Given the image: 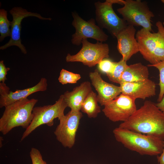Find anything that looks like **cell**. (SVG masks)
<instances>
[{"mask_svg":"<svg viewBox=\"0 0 164 164\" xmlns=\"http://www.w3.org/2000/svg\"><path fill=\"white\" fill-rule=\"evenodd\" d=\"M119 127L164 139V114L150 101L142 106Z\"/></svg>","mask_w":164,"mask_h":164,"instance_id":"cell-1","label":"cell"},{"mask_svg":"<svg viewBox=\"0 0 164 164\" xmlns=\"http://www.w3.org/2000/svg\"><path fill=\"white\" fill-rule=\"evenodd\" d=\"M116 140L125 147L141 155H156L163 149V139L127 129L118 127L113 130Z\"/></svg>","mask_w":164,"mask_h":164,"instance_id":"cell-2","label":"cell"},{"mask_svg":"<svg viewBox=\"0 0 164 164\" xmlns=\"http://www.w3.org/2000/svg\"><path fill=\"white\" fill-rule=\"evenodd\" d=\"M38 100L27 98L17 101L5 107L0 119V131L5 135L15 127L26 129L32 118V111Z\"/></svg>","mask_w":164,"mask_h":164,"instance_id":"cell-3","label":"cell"},{"mask_svg":"<svg viewBox=\"0 0 164 164\" xmlns=\"http://www.w3.org/2000/svg\"><path fill=\"white\" fill-rule=\"evenodd\" d=\"M156 32L152 33L142 28L136 34L139 52L152 65L164 61V26L160 21L156 22Z\"/></svg>","mask_w":164,"mask_h":164,"instance_id":"cell-4","label":"cell"},{"mask_svg":"<svg viewBox=\"0 0 164 164\" xmlns=\"http://www.w3.org/2000/svg\"><path fill=\"white\" fill-rule=\"evenodd\" d=\"M67 107L63 94L60 96L53 104L34 107L32 110L31 123L23 132L21 141L24 140L42 125L46 124L50 127L52 126L55 119L58 118L59 120L65 115L64 111Z\"/></svg>","mask_w":164,"mask_h":164,"instance_id":"cell-5","label":"cell"},{"mask_svg":"<svg viewBox=\"0 0 164 164\" xmlns=\"http://www.w3.org/2000/svg\"><path fill=\"white\" fill-rule=\"evenodd\" d=\"M124 6L117 9L128 25L141 26L142 28L152 31L151 19L154 17L145 2L140 0H124Z\"/></svg>","mask_w":164,"mask_h":164,"instance_id":"cell-6","label":"cell"},{"mask_svg":"<svg viewBox=\"0 0 164 164\" xmlns=\"http://www.w3.org/2000/svg\"><path fill=\"white\" fill-rule=\"evenodd\" d=\"M124 2L123 0H106L104 2L98 1L94 3L96 20L99 26L107 29L115 37L128 25L115 12L112 5L118 4L123 5Z\"/></svg>","mask_w":164,"mask_h":164,"instance_id":"cell-7","label":"cell"},{"mask_svg":"<svg viewBox=\"0 0 164 164\" xmlns=\"http://www.w3.org/2000/svg\"><path fill=\"white\" fill-rule=\"evenodd\" d=\"M81 43L82 47L77 54H67L66 58L67 62H80L84 65L91 67L98 64L103 59L109 57V47L107 43L97 41L93 44L86 39H83Z\"/></svg>","mask_w":164,"mask_h":164,"instance_id":"cell-8","label":"cell"},{"mask_svg":"<svg viewBox=\"0 0 164 164\" xmlns=\"http://www.w3.org/2000/svg\"><path fill=\"white\" fill-rule=\"evenodd\" d=\"M73 18L72 25L75 29V33L72 35V43L79 46L83 39L87 38L94 39L101 42L106 41L108 36L99 26L96 25L94 19L86 21L76 13H72Z\"/></svg>","mask_w":164,"mask_h":164,"instance_id":"cell-9","label":"cell"},{"mask_svg":"<svg viewBox=\"0 0 164 164\" xmlns=\"http://www.w3.org/2000/svg\"><path fill=\"white\" fill-rule=\"evenodd\" d=\"M135 100L121 93L104 105L102 111L106 117L113 122L125 121L137 110Z\"/></svg>","mask_w":164,"mask_h":164,"instance_id":"cell-10","label":"cell"},{"mask_svg":"<svg viewBox=\"0 0 164 164\" xmlns=\"http://www.w3.org/2000/svg\"><path fill=\"white\" fill-rule=\"evenodd\" d=\"M83 116L80 111H70L59 120L54 132L57 140L64 147L72 148L75 141L76 133Z\"/></svg>","mask_w":164,"mask_h":164,"instance_id":"cell-11","label":"cell"},{"mask_svg":"<svg viewBox=\"0 0 164 164\" xmlns=\"http://www.w3.org/2000/svg\"><path fill=\"white\" fill-rule=\"evenodd\" d=\"M12 16V20L11 22V38L9 42L5 44L0 46V50H4L12 46H18L24 54L27 53L25 47L21 43V22L23 19L29 16H34L43 20H51V18H46L42 17L37 13L29 12L26 9L20 7H15L9 11Z\"/></svg>","mask_w":164,"mask_h":164,"instance_id":"cell-12","label":"cell"},{"mask_svg":"<svg viewBox=\"0 0 164 164\" xmlns=\"http://www.w3.org/2000/svg\"><path fill=\"white\" fill-rule=\"evenodd\" d=\"M89 77L91 84L97 92L98 101L101 105L104 106L121 94L120 86L104 81L97 69L90 72Z\"/></svg>","mask_w":164,"mask_h":164,"instance_id":"cell-13","label":"cell"},{"mask_svg":"<svg viewBox=\"0 0 164 164\" xmlns=\"http://www.w3.org/2000/svg\"><path fill=\"white\" fill-rule=\"evenodd\" d=\"M136 31L134 26L128 25L115 36L118 50L122 55V59L126 61L139 52V45L135 37Z\"/></svg>","mask_w":164,"mask_h":164,"instance_id":"cell-14","label":"cell"},{"mask_svg":"<svg viewBox=\"0 0 164 164\" xmlns=\"http://www.w3.org/2000/svg\"><path fill=\"white\" fill-rule=\"evenodd\" d=\"M121 93L136 99L143 100L156 94V85L149 79L143 81L122 82L120 84Z\"/></svg>","mask_w":164,"mask_h":164,"instance_id":"cell-15","label":"cell"},{"mask_svg":"<svg viewBox=\"0 0 164 164\" xmlns=\"http://www.w3.org/2000/svg\"><path fill=\"white\" fill-rule=\"evenodd\" d=\"M47 79L42 78L39 82L35 85L22 90L17 89L13 92H9L0 96V108H2L25 98H27L30 95L36 92L44 91L47 89Z\"/></svg>","mask_w":164,"mask_h":164,"instance_id":"cell-16","label":"cell"},{"mask_svg":"<svg viewBox=\"0 0 164 164\" xmlns=\"http://www.w3.org/2000/svg\"><path fill=\"white\" fill-rule=\"evenodd\" d=\"M92 90L90 82L86 81L74 88L71 91H67L63 95L64 100L71 111H79L84 101Z\"/></svg>","mask_w":164,"mask_h":164,"instance_id":"cell-17","label":"cell"},{"mask_svg":"<svg viewBox=\"0 0 164 164\" xmlns=\"http://www.w3.org/2000/svg\"><path fill=\"white\" fill-rule=\"evenodd\" d=\"M149 74L148 67L141 63L131 64L128 65L122 73L121 83L144 81L149 79Z\"/></svg>","mask_w":164,"mask_h":164,"instance_id":"cell-18","label":"cell"},{"mask_svg":"<svg viewBox=\"0 0 164 164\" xmlns=\"http://www.w3.org/2000/svg\"><path fill=\"white\" fill-rule=\"evenodd\" d=\"M97 95L92 90L88 94L81 106V111L89 118H95L101 111L98 105Z\"/></svg>","mask_w":164,"mask_h":164,"instance_id":"cell-19","label":"cell"},{"mask_svg":"<svg viewBox=\"0 0 164 164\" xmlns=\"http://www.w3.org/2000/svg\"><path fill=\"white\" fill-rule=\"evenodd\" d=\"M127 61L122 58L119 61L115 62L114 68L111 73L107 75L111 81L120 84L122 74L128 67Z\"/></svg>","mask_w":164,"mask_h":164,"instance_id":"cell-20","label":"cell"},{"mask_svg":"<svg viewBox=\"0 0 164 164\" xmlns=\"http://www.w3.org/2000/svg\"><path fill=\"white\" fill-rule=\"evenodd\" d=\"M11 22L7 18V11L4 9L0 10V41L3 40L7 36H11Z\"/></svg>","mask_w":164,"mask_h":164,"instance_id":"cell-21","label":"cell"},{"mask_svg":"<svg viewBox=\"0 0 164 164\" xmlns=\"http://www.w3.org/2000/svg\"><path fill=\"white\" fill-rule=\"evenodd\" d=\"M81 78L80 75L62 69L58 78L59 82L62 84H75Z\"/></svg>","mask_w":164,"mask_h":164,"instance_id":"cell-22","label":"cell"},{"mask_svg":"<svg viewBox=\"0 0 164 164\" xmlns=\"http://www.w3.org/2000/svg\"><path fill=\"white\" fill-rule=\"evenodd\" d=\"M148 67H154L157 69L159 72V83L160 91L157 101L160 102L164 96V61L155 64H149Z\"/></svg>","mask_w":164,"mask_h":164,"instance_id":"cell-23","label":"cell"},{"mask_svg":"<svg viewBox=\"0 0 164 164\" xmlns=\"http://www.w3.org/2000/svg\"><path fill=\"white\" fill-rule=\"evenodd\" d=\"M98 64L99 70L107 75L112 71L115 66V62L112 61L108 58H104Z\"/></svg>","mask_w":164,"mask_h":164,"instance_id":"cell-24","label":"cell"},{"mask_svg":"<svg viewBox=\"0 0 164 164\" xmlns=\"http://www.w3.org/2000/svg\"><path fill=\"white\" fill-rule=\"evenodd\" d=\"M29 154L32 164H47L43 160L40 152L37 149L32 148Z\"/></svg>","mask_w":164,"mask_h":164,"instance_id":"cell-25","label":"cell"},{"mask_svg":"<svg viewBox=\"0 0 164 164\" xmlns=\"http://www.w3.org/2000/svg\"><path fill=\"white\" fill-rule=\"evenodd\" d=\"M10 70L9 68L6 67L3 60L0 61V82L5 83L7 79L6 76L7 72Z\"/></svg>","mask_w":164,"mask_h":164,"instance_id":"cell-26","label":"cell"},{"mask_svg":"<svg viewBox=\"0 0 164 164\" xmlns=\"http://www.w3.org/2000/svg\"><path fill=\"white\" fill-rule=\"evenodd\" d=\"M9 89L5 83L0 82V96L8 93L10 91Z\"/></svg>","mask_w":164,"mask_h":164,"instance_id":"cell-27","label":"cell"},{"mask_svg":"<svg viewBox=\"0 0 164 164\" xmlns=\"http://www.w3.org/2000/svg\"><path fill=\"white\" fill-rule=\"evenodd\" d=\"M157 159L159 164H164V139H163V149L160 155L158 156Z\"/></svg>","mask_w":164,"mask_h":164,"instance_id":"cell-28","label":"cell"},{"mask_svg":"<svg viewBox=\"0 0 164 164\" xmlns=\"http://www.w3.org/2000/svg\"><path fill=\"white\" fill-rule=\"evenodd\" d=\"M156 104L157 107L164 114V96L161 100Z\"/></svg>","mask_w":164,"mask_h":164,"instance_id":"cell-29","label":"cell"},{"mask_svg":"<svg viewBox=\"0 0 164 164\" xmlns=\"http://www.w3.org/2000/svg\"><path fill=\"white\" fill-rule=\"evenodd\" d=\"M161 2L164 4V0H161Z\"/></svg>","mask_w":164,"mask_h":164,"instance_id":"cell-30","label":"cell"},{"mask_svg":"<svg viewBox=\"0 0 164 164\" xmlns=\"http://www.w3.org/2000/svg\"><path fill=\"white\" fill-rule=\"evenodd\" d=\"M162 23H163V26H164V22H163Z\"/></svg>","mask_w":164,"mask_h":164,"instance_id":"cell-31","label":"cell"}]
</instances>
